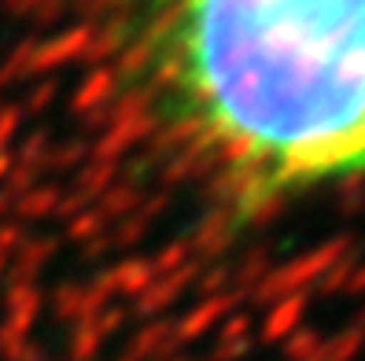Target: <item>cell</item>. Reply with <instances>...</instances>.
<instances>
[{
    "mask_svg": "<svg viewBox=\"0 0 365 361\" xmlns=\"http://www.w3.org/2000/svg\"><path fill=\"white\" fill-rule=\"evenodd\" d=\"M192 130L262 196L365 174V0H170Z\"/></svg>",
    "mask_w": 365,
    "mask_h": 361,
    "instance_id": "6da1fadb",
    "label": "cell"
}]
</instances>
